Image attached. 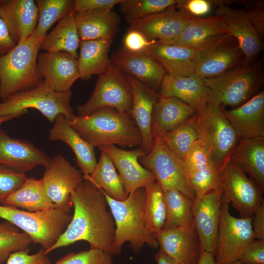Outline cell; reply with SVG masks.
<instances>
[{"label":"cell","mask_w":264,"mask_h":264,"mask_svg":"<svg viewBox=\"0 0 264 264\" xmlns=\"http://www.w3.org/2000/svg\"><path fill=\"white\" fill-rule=\"evenodd\" d=\"M23 173L0 164V204L19 189L27 179Z\"/></svg>","instance_id":"f6af8a7d"},{"label":"cell","mask_w":264,"mask_h":264,"mask_svg":"<svg viewBox=\"0 0 264 264\" xmlns=\"http://www.w3.org/2000/svg\"><path fill=\"white\" fill-rule=\"evenodd\" d=\"M44 191L50 200L64 211L70 212V196L83 181L80 171L61 154L51 158L41 179Z\"/></svg>","instance_id":"5bb4252c"},{"label":"cell","mask_w":264,"mask_h":264,"mask_svg":"<svg viewBox=\"0 0 264 264\" xmlns=\"http://www.w3.org/2000/svg\"><path fill=\"white\" fill-rule=\"evenodd\" d=\"M223 114L239 139L264 137V91Z\"/></svg>","instance_id":"d4e9b609"},{"label":"cell","mask_w":264,"mask_h":264,"mask_svg":"<svg viewBox=\"0 0 264 264\" xmlns=\"http://www.w3.org/2000/svg\"><path fill=\"white\" fill-rule=\"evenodd\" d=\"M156 41H150L140 31L130 28L124 39V48L132 52H141Z\"/></svg>","instance_id":"681fc988"},{"label":"cell","mask_w":264,"mask_h":264,"mask_svg":"<svg viewBox=\"0 0 264 264\" xmlns=\"http://www.w3.org/2000/svg\"><path fill=\"white\" fill-rule=\"evenodd\" d=\"M69 212L56 208L29 212L0 204V218L13 224L28 235L32 242L44 251L50 248L71 221Z\"/></svg>","instance_id":"8992f818"},{"label":"cell","mask_w":264,"mask_h":264,"mask_svg":"<svg viewBox=\"0 0 264 264\" xmlns=\"http://www.w3.org/2000/svg\"><path fill=\"white\" fill-rule=\"evenodd\" d=\"M255 239L264 240V202L255 211L252 220Z\"/></svg>","instance_id":"f5cc1de1"},{"label":"cell","mask_w":264,"mask_h":264,"mask_svg":"<svg viewBox=\"0 0 264 264\" xmlns=\"http://www.w3.org/2000/svg\"><path fill=\"white\" fill-rule=\"evenodd\" d=\"M191 16L176 5L162 12L130 23V28L142 33L150 41L164 42L177 37Z\"/></svg>","instance_id":"44dd1931"},{"label":"cell","mask_w":264,"mask_h":264,"mask_svg":"<svg viewBox=\"0 0 264 264\" xmlns=\"http://www.w3.org/2000/svg\"><path fill=\"white\" fill-rule=\"evenodd\" d=\"M112 40H80L77 59L80 78L88 80L93 75H100L111 64L109 52Z\"/></svg>","instance_id":"d6a6232c"},{"label":"cell","mask_w":264,"mask_h":264,"mask_svg":"<svg viewBox=\"0 0 264 264\" xmlns=\"http://www.w3.org/2000/svg\"><path fill=\"white\" fill-rule=\"evenodd\" d=\"M159 95L177 98L197 111L207 103L209 90L204 78L196 74L185 77L166 74L160 85Z\"/></svg>","instance_id":"f1b7e54d"},{"label":"cell","mask_w":264,"mask_h":264,"mask_svg":"<svg viewBox=\"0 0 264 264\" xmlns=\"http://www.w3.org/2000/svg\"><path fill=\"white\" fill-rule=\"evenodd\" d=\"M123 0H74L71 12L74 14L97 9H112Z\"/></svg>","instance_id":"f907efd6"},{"label":"cell","mask_w":264,"mask_h":264,"mask_svg":"<svg viewBox=\"0 0 264 264\" xmlns=\"http://www.w3.org/2000/svg\"><path fill=\"white\" fill-rule=\"evenodd\" d=\"M154 259L157 264H181L160 250L155 254Z\"/></svg>","instance_id":"11a10c76"},{"label":"cell","mask_w":264,"mask_h":264,"mask_svg":"<svg viewBox=\"0 0 264 264\" xmlns=\"http://www.w3.org/2000/svg\"><path fill=\"white\" fill-rule=\"evenodd\" d=\"M38 20L34 33L44 38L48 29L57 22L71 12L73 0H37Z\"/></svg>","instance_id":"f35d334b"},{"label":"cell","mask_w":264,"mask_h":264,"mask_svg":"<svg viewBox=\"0 0 264 264\" xmlns=\"http://www.w3.org/2000/svg\"><path fill=\"white\" fill-rule=\"evenodd\" d=\"M254 5L246 13L256 31L262 39L264 35V10L263 2H255Z\"/></svg>","instance_id":"816d5d0a"},{"label":"cell","mask_w":264,"mask_h":264,"mask_svg":"<svg viewBox=\"0 0 264 264\" xmlns=\"http://www.w3.org/2000/svg\"><path fill=\"white\" fill-rule=\"evenodd\" d=\"M238 261L242 264H264V240L252 241L243 249Z\"/></svg>","instance_id":"7dc6e473"},{"label":"cell","mask_w":264,"mask_h":264,"mask_svg":"<svg viewBox=\"0 0 264 264\" xmlns=\"http://www.w3.org/2000/svg\"><path fill=\"white\" fill-rule=\"evenodd\" d=\"M196 115L160 138L175 154L183 160L199 139L195 121Z\"/></svg>","instance_id":"ab89813d"},{"label":"cell","mask_w":264,"mask_h":264,"mask_svg":"<svg viewBox=\"0 0 264 264\" xmlns=\"http://www.w3.org/2000/svg\"><path fill=\"white\" fill-rule=\"evenodd\" d=\"M131 86L132 103L129 113L141 134L142 143L140 148L147 154L152 147L153 138L151 122L153 108L158 97L154 88L127 74L126 76Z\"/></svg>","instance_id":"603a6c76"},{"label":"cell","mask_w":264,"mask_h":264,"mask_svg":"<svg viewBox=\"0 0 264 264\" xmlns=\"http://www.w3.org/2000/svg\"><path fill=\"white\" fill-rule=\"evenodd\" d=\"M37 66L43 80L54 90H70L80 78L77 58L66 52H44L38 54Z\"/></svg>","instance_id":"ac0fdd59"},{"label":"cell","mask_w":264,"mask_h":264,"mask_svg":"<svg viewBox=\"0 0 264 264\" xmlns=\"http://www.w3.org/2000/svg\"><path fill=\"white\" fill-rule=\"evenodd\" d=\"M154 235L159 250L181 264H197L201 250L194 223L184 227L163 228Z\"/></svg>","instance_id":"ffe728a7"},{"label":"cell","mask_w":264,"mask_h":264,"mask_svg":"<svg viewBox=\"0 0 264 264\" xmlns=\"http://www.w3.org/2000/svg\"><path fill=\"white\" fill-rule=\"evenodd\" d=\"M71 12L60 20L54 28L44 37L40 50L47 52H66L78 59L77 49L80 39Z\"/></svg>","instance_id":"836d02e7"},{"label":"cell","mask_w":264,"mask_h":264,"mask_svg":"<svg viewBox=\"0 0 264 264\" xmlns=\"http://www.w3.org/2000/svg\"><path fill=\"white\" fill-rule=\"evenodd\" d=\"M221 190L210 192L193 201L192 214L201 251L216 253Z\"/></svg>","instance_id":"e0dca14e"},{"label":"cell","mask_w":264,"mask_h":264,"mask_svg":"<svg viewBox=\"0 0 264 264\" xmlns=\"http://www.w3.org/2000/svg\"><path fill=\"white\" fill-rule=\"evenodd\" d=\"M228 34L221 18L217 15L206 17H191L187 25L176 38L160 43L186 47H197L209 40Z\"/></svg>","instance_id":"4dcf8cb0"},{"label":"cell","mask_w":264,"mask_h":264,"mask_svg":"<svg viewBox=\"0 0 264 264\" xmlns=\"http://www.w3.org/2000/svg\"><path fill=\"white\" fill-rule=\"evenodd\" d=\"M228 161L238 165L264 191V137L241 138Z\"/></svg>","instance_id":"1f68e13d"},{"label":"cell","mask_w":264,"mask_h":264,"mask_svg":"<svg viewBox=\"0 0 264 264\" xmlns=\"http://www.w3.org/2000/svg\"><path fill=\"white\" fill-rule=\"evenodd\" d=\"M29 251H18L12 253L6 264H52L49 257L41 248L34 254H29Z\"/></svg>","instance_id":"bcb514c9"},{"label":"cell","mask_w":264,"mask_h":264,"mask_svg":"<svg viewBox=\"0 0 264 264\" xmlns=\"http://www.w3.org/2000/svg\"><path fill=\"white\" fill-rule=\"evenodd\" d=\"M51 158L25 140L13 138L0 129V164L25 173L39 166L46 168Z\"/></svg>","instance_id":"d6986e66"},{"label":"cell","mask_w":264,"mask_h":264,"mask_svg":"<svg viewBox=\"0 0 264 264\" xmlns=\"http://www.w3.org/2000/svg\"><path fill=\"white\" fill-rule=\"evenodd\" d=\"M71 97V90L56 91L43 80L37 87L17 92L0 102V116L17 118L25 114L28 109H35L52 123L59 114L69 121L75 115L70 104Z\"/></svg>","instance_id":"52a82bcc"},{"label":"cell","mask_w":264,"mask_h":264,"mask_svg":"<svg viewBox=\"0 0 264 264\" xmlns=\"http://www.w3.org/2000/svg\"><path fill=\"white\" fill-rule=\"evenodd\" d=\"M32 241L17 227L5 221L0 223V264L7 261L9 255L18 251L30 250Z\"/></svg>","instance_id":"b9f144b4"},{"label":"cell","mask_w":264,"mask_h":264,"mask_svg":"<svg viewBox=\"0 0 264 264\" xmlns=\"http://www.w3.org/2000/svg\"><path fill=\"white\" fill-rule=\"evenodd\" d=\"M132 103L130 84L117 67L111 63L101 75L87 102L78 105V116H85L104 108H111L121 113H129Z\"/></svg>","instance_id":"30bf717a"},{"label":"cell","mask_w":264,"mask_h":264,"mask_svg":"<svg viewBox=\"0 0 264 264\" xmlns=\"http://www.w3.org/2000/svg\"><path fill=\"white\" fill-rule=\"evenodd\" d=\"M201 46L186 47L156 42L141 52L158 62L167 74L185 77L195 73Z\"/></svg>","instance_id":"7402d4cb"},{"label":"cell","mask_w":264,"mask_h":264,"mask_svg":"<svg viewBox=\"0 0 264 264\" xmlns=\"http://www.w3.org/2000/svg\"><path fill=\"white\" fill-rule=\"evenodd\" d=\"M215 3L214 15L221 18L228 34L238 41L243 54V63L255 62L263 50V44L245 10L232 8L220 1Z\"/></svg>","instance_id":"9a60e30c"},{"label":"cell","mask_w":264,"mask_h":264,"mask_svg":"<svg viewBox=\"0 0 264 264\" xmlns=\"http://www.w3.org/2000/svg\"><path fill=\"white\" fill-rule=\"evenodd\" d=\"M196 113V110L181 100L159 95L152 113L151 132L153 139L161 138L186 122Z\"/></svg>","instance_id":"4316f807"},{"label":"cell","mask_w":264,"mask_h":264,"mask_svg":"<svg viewBox=\"0 0 264 264\" xmlns=\"http://www.w3.org/2000/svg\"><path fill=\"white\" fill-rule=\"evenodd\" d=\"M70 201L74 208L71 221L56 243L44 251L45 254L85 241L89 243L91 248L114 255L115 224L103 190L89 180L84 179L71 194Z\"/></svg>","instance_id":"6da1fadb"},{"label":"cell","mask_w":264,"mask_h":264,"mask_svg":"<svg viewBox=\"0 0 264 264\" xmlns=\"http://www.w3.org/2000/svg\"><path fill=\"white\" fill-rule=\"evenodd\" d=\"M105 195L115 227L114 255L121 253L122 247L126 242L129 243L130 248L136 254L140 252L145 244L154 249L159 247L156 239L145 225V188L136 189L121 201L113 199L105 194Z\"/></svg>","instance_id":"3957f363"},{"label":"cell","mask_w":264,"mask_h":264,"mask_svg":"<svg viewBox=\"0 0 264 264\" xmlns=\"http://www.w3.org/2000/svg\"><path fill=\"white\" fill-rule=\"evenodd\" d=\"M237 40L225 34L201 45L195 73L204 79L217 77L243 62Z\"/></svg>","instance_id":"4fadbf2b"},{"label":"cell","mask_w":264,"mask_h":264,"mask_svg":"<svg viewBox=\"0 0 264 264\" xmlns=\"http://www.w3.org/2000/svg\"><path fill=\"white\" fill-rule=\"evenodd\" d=\"M14 118L13 117H1L0 116V125H1L3 123L6 121H9L12 119Z\"/></svg>","instance_id":"6f0895ef"},{"label":"cell","mask_w":264,"mask_h":264,"mask_svg":"<svg viewBox=\"0 0 264 264\" xmlns=\"http://www.w3.org/2000/svg\"><path fill=\"white\" fill-rule=\"evenodd\" d=\"M112 256L100 249L90 248L77 253H69L54 264H114Z\"/></svg>","instance_id":"ee69618b"},{"label":"cell","mask_w":264,"mask_h":264,"mask_svg":"<svg viewBox=\"0 0 264 264\" xmlns=\"http://www.w3.org/2000/svg\"><path fill=\"white\" fill-rule=\"evenodd\" d=\"M83 179L90 181L113 199L121 201L127 198L121 177L110 158L103 152H101L93 172L89 176H83Z\"/></svg>","instance_id":"d590c367"},{"label":"cell","mask_w":264,"mask_h":264,"mask_svg":"<svg viewBox=\"0 0 264 264\" xmlns=\"http://www.w3.org/2000/svg\"><path fill=\"white\" fill-rule=\"evenodd\" d=\"M264 78L261 62H242L217 77L204 79L209 90L208 103L218 106L239 107L255 95Z\"/></svg>","instance_id":"5b68a950"},{"label":"cell","mask_w":264,"mask_h":264,"mask_svg":"<svg viewBox=\"0 0 264 264\" xmlns=\"http://www.w3.org/2000/svg\"><path fill=\"white\" fill-rule=\"evenodd\" d=\"M80 40H112L119 31L121 19L112 9H97L76 14Z\"/></svg>","instance_id":"f546056e"},{"label":"cell","mask_w":264,"mask_h":264,"mask_svg":"<svg viewBox=\"0 0 264 264\" xmlns=\"http://www.w3.org/2000/svg\"><path fill=\"white\" fill-rule=\"evenodd\" d=\"M2 205L29 212L57 208L45 194L41 179L33 177H27L22 186L5 199Z\"/></svg>","instance_id":"e575fe53"},{"label":"cell","mask_w":264,"mask_h":264,"mask_svg":"<svg viewBox=\"0 0 264 264\" xmlns=\"http://www.w3.org/2000/svg\"><path fill=\"white\" fill-rule=\"evenodd\" d=\"M110 60L122 72L127 73L154 89L160 86L166 74L158 62L142 52H130L123 48L114 52Z\"/></svg>","instance_id":"484cf974"},{"label":"cell","mask_w":264,"mask_h":264,"mask_svg":"<svg viewBox=\"0 0 264 264\" xmlns=\"http://www.w3.org/2000/svg\"><path fill=\"white\" fill-rule=\"evenodd\" d=\"M187 177L195 198L201 197L213 191L221 190L219 170L216 165L190 174Z\"/></svg>","instance_id":"7bdbcfd3"},{"label":"cell","mask_w":264,"mask_h":264,"mask_svg":"<svg viewBox=\"0 0 264 264\" xmlns=\"http://www.w3.org/2000/svg\"><path fill=\"white\" fill-rule=\"evenodd\" d=\"M44 38L34 33L0 56V98L5 101L14 94L37 87L43 81L37 66Z\"/></svg>","instance_id":"277c9868"},{"label":"cell","mask_w":264,"mask_h":264,"mask_svg":"<svg viewBox=\"0 0 264 264\" xmlns=\"http://www.w3.org/2000/svg\"><path fill=\"white\" fill-rule=\"evenodd\" d=\"M16 44L11 38L5 23L0 16V56L8 53Z\"/></svg>","instance_id":"db71d44e"},{"label":"cell","mask_w":264,"mask_h":264,"mask_svg":"<svg viewBox=\"0 0 264 264\" xmlns=\"http://www.w3.org/2000/svg\"><path fill=\"white\" fill-rule=\"evenodd\" d=\"M0 16L16 44L34 32L38 20V9L33 0H0Z\"/></svg>","instance_id":"cb8c5ba5"},{"label":"cell","mask_w":264,"mask_h":264,"mask_svg":"<svg viewBox=\"0 0 264 264\" xmlns=\"http://www.w3.org/2000/svg\"><path fill=\"white\" fill-rule=\"evenodd\" d=\"M229 264H242L239 261H237L231 263H230Z\"/></svg>","instance_id":"680465c9"},{"label":"cell","mask_w":264,"mask_h":264,"mask_svg":"<svg viewBox=\"0 0 264 264\" xmlns=\"http://www.w3.org/2000/svg\"><path fill=\"white\" fill-rule=\"evenodd\" d=\"M145 189V225L149 231L154 235L164 227L166 221V211L163 190L156 181L146 186Z\"/></svg>","instance_id":"74e56055"},{"label":"cell","mask_w":264,"mask_h":264,"mask_svg":"<svg viewBox=\"0 0 264 264\" xmlns=\"http://www.w3.org/2000/svg\"><path fill=\"white\" fill-rule=\"evenodd\" d=\"M230 202L221 196L220 214L215 260L216 264H229L239 256L255 240L252 218H237L229 211Z\"/></svg>","instance_id":"8fae6325"},{"label":"cell","mask_w":264,"mask_h":264,"mask_svg":"<svg viewBox=\"0 0 264 264\" xmlns=\"http://www.w3.org/2000/svg\"><path fill=\"white\" fill-rule=\"evenodd\" d=\"M177 0H123L121 12L130 24L175 5Z\"/></svg>","instance_id":"60d3db41"},{"label":"cell","mask_w":264,"mask_h":264,"mask_svg":"<svg viewBox=\"0 0 264 264\" xmlns=\"http://www.w3.org/2000/svg\"><path fill=\"white\" fill-rule=\"evenodd\" d=\"M213 3L207 0H177L176 6L191 16L202 17L210 12Z\"/></svg>","instance_id":"c3c4849f"},{"label":"cell","mask_w":264,"mask_h":264,"mask_svg":"<svg viewBox=\"0 0 264 264\" xmlns=\"http://www.w3.org/2000/svg\"><path fill=\"white\" fill-rule=\"evenodd\" d=\"M48 139L51 141H61L69 146L83 176L92 174L97 163L94 148L79 134L63 114H59L55 118L49 131Z\"/></svg>","instance_id":"83f0119b"},{"label":"cell","mask_w":264,"mask_h":264,"mask_svg":"<svg viewBox=\"0 0 264 264\" xmlns=\"http://www.w3.org/2000/svg\"><path fill=\"white\" fill-rule=\"evenodd\" d=\"M138 160L153 173L163 191L176 190L194 200L195 195L188 183L183 160L161 138H154L150 151Z\"/></svg>","instance_id":"9c48e42d"},{"label":"cell","mask_w":264,"mask_h":264,"mask_svg":"<svg viewBox=\"0 0 264 264\" xmlns=\"http://www.w3.org/2000/svg\"><path fill=\"white\" fill-rule=\"evenodd\" d=\"M163 193L166 211L163 228L184 227L194 224L193 200L176 190H165Z\"/></svg>","instance_id":"8d00e7d4"},{"label":"cell","mask_w":264,"mask_h":264,"mask_svg":"<svg viewBox=\"0 0 264 264\" xmlns=\"http://www.w3.org/2000/svg\"><path fill=\"white\" fill-rule=\"evenodd\" d=\"M195 121L202 141L219 170L228 159L239 138L220 106L207 103L197 111Z\"/></svg>","instance_id":"ba28073f"},{"label":"cell","mask_w":264,"mask_h":264,"mask_svg":"<svg viewBox=\"0 0 264 264\" xmlns=\"http://www.w3.org/2000/svg\"><path fill=\"white\" fill-rule=\"evenodd\" d=\"M219 174L221 196L231 203L241 218H252L264 202V192L233 162L226 161L220 169Z\"/></svg>","instance_id":"7c38bea8"},{"label":"cell","mask_w":264,"mask_h":264,"mask_svg":"<svg viewBox=\"0 0 264 264\" xmlns=\"http://www.w3.org/2000/svg\"><path fill=\"white\" fill-rule=\"evenodd\" d=\"M69 123L94 148L108 145L140 147V131L129 113L104 108L85 116L74 115Z\"/></svg>","instance_id":"7a4b0ae2"},{"label":"cell","mask_w":264,"mask_h":264,"mask_svg":"<svg viewBox=\"0 0 264 264\" xmlns=\"http://www.w3.org/2000/svg\"><path fill=\"white\" fill-rule=\"evenodd\" d=\"M197 264H216L214 255L207 251H201Z\"/></svg>","instance_id":"9f6ffc18"},{"label":"cell","mask_w":264,"mask_h":264,"mask_svg":"<svg viewBox=\"0 0 264 264\" xmlns=\"http://www.w3.org/2000/svg\"><path fill=\"white\" fill-rule=\"evenodd\" d=\"M98 148L109 156L118 170L127 197L136 189L145 188L156 181L153 173L139 162V158L147 154L140 147L125 150L112 145Z\"/></svg>","instance_id":"2e32d148"}]
</instances>
